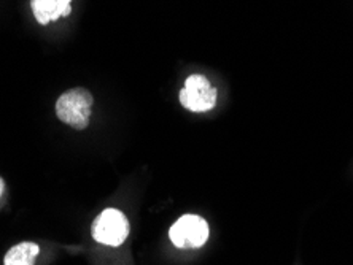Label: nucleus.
Listing matches in <instances>:
<instances>
[{
	"instance_id": "obj_7",
	"label": "nucleus",
	"mask_w": 353,
	"mask_h": 265,
	"mask_svg": "<svg viewBox=\"0 0 353 265\" xmlns=\"http://www.w3.org/2000/svg\"><path fill=\"white\" fill-rule=\"evenodd\" d=\"M3 188H5V184H3V180L0 178V195H2V192H3Z\"/></svg>"
},
{
	"instance_id": "obj_5",
	"label": "nucleus",
	"mask_w": 353,
	"mask_h": 265,
	"mask_svg": "<svg viewBox=\"0 0 353 265\" xmlns=\"http://www.w3.org/2000/svg\"><path fill=\"white\" fill-rule=\"evenodd\" d=\"M72 0H30V7L37 23L46 25L62 17H69Z\"/></svg>"
},
{
	"instance_id": "obj_1",
	"label": "nucleus",
	"mask_w": 353,
	"mask_h": 265,
	"mask_svg": "<svg viewBox=\"0 0 353 265\" xmlns=\"http://www.w3.org/2000/svg\"><path fill=\"white\" fill-rule=\"evenodd\" d=\"M92 102L94 98L90 91L85 87H74L59 96L56 102V114H58L59 121L67 126L83 131L90 124Z\"/></svg>"
},
{
	"instance_id": "obj_2",
	"label": "nucleus",
	"mask_w": 353,
	"mask_h": 265,
	"mask_svg": "<svg viewBox=\"0 0 353 265\" xmlns=\"http://www.w3.org/2000/svg\"><path fill=\"white\" fill-rule=\"evenodd\" d=\"M180 103L186 110L193 113L210 112L216 105V87L210 85L204 75H190L185 81V87L180 91Z\"/></svg>"
},
{
	"instance_id": "obj_3",
	"label": "nucleus",
	"mask_w": 353,
	"mask_h": 265,
	"mask_svg": "<svg viewBox=\"0 0 353 265\" xmlns=\"http://www.w3.org/2000/svg\"><path fill=\"white\" fill-rule=\"evenodd\" d=\"M92 238L101 245L119 246L129 235V221L117 209H107L92 222Z\"/></svg>"
},
{
	"instance_id": "obj_6",
	"label": "nucleus",
	"mask_w": 353,
	"mask_h": 265,
	"mask_svg": "<svg viewBox=\"0 0 353 265\" xmlns=\"http://www.w3.org/2000/svg\"><path fill=\"white\" fill-rule=\"evenodd\" d=\"M40 254V246L32 242H23L10 248L3 257V265H34Z\"/></svg>"
},
{
	"instance_id": "obj_4",
	"label": "nucleus",
	"mask_w": 353,
	"mask_h": 265,
	"mask_svg": "<svg viewBox=\"0 0 353 265\" xmlns=\"http://www.w3.org/2000/svg\"><path fill=\"white\" fill-rule=\"evenodd\" d=\"M169 238L180 249L201 248L209 240V224L197 215H183L170 227Z\"/></svg>"
}]
</instances>
